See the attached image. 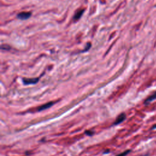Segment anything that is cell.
<instances>
[{
  "label": "cell",
  "instance_id": "1",
  "mask_svg": "<svg viewBox=\"0 0 156 156\" xmlns=\"http://www.w3.org/2000/svg\"><path fill=\"white\" fill-rule=\"evenodd\" d=\"M39 81V78H23V82L26 86L31 84H35Z\"/></svg>",
  "mask_w": 156,
  "mask_h": 156
},
{
  "label": "cell",
  "instance_id": "2",
  "mask_svg": "<svg viewBox=\"0 0 156 156\" xmlns=\"http://www.w3.org/2000/svg\"><path fill=\"white\" fill-rule=\"evenodd\" d=\"M126 118V115L124 113H122L118 115V116L116 118L115 122L113 123V125H118V124H120L121 123H122L124 121Z\"/></svg>",
  "mask_w": 156,
  "mask_h": 156
},
{
  "label": "cell",
  "instance_id": "3",
  "mask_svg": "<svg viewBox=\"0 0 156 156\" xmlns=\"http://www.w3.org/2000/svg\"><path fill=\"white\" fill-rule=\"evenodd\" d=\"M31 16V13L29 12H21V13H19L17 15V17L19 19L22 20H27Z\"/></svg>",
  "mask_w": 156,
  "mask_h": 156
},
{
  "label": "cell",
  "instance_id": "4",
  "mask_svg": "<svg viewBox=\"0 0 156 156\" xmlns=\"http://www.w3.org/2000/svg\"><path fill=\"white\" fill-rule=\"evenodd\" d=\"M54 103L52 102V101H51V102H49V103H46V104H44V105H42V106L39 107L37 109V111L41 112V111H43V110H46V109H49L50 107H52V106L54 105Z\"/></svg>",
  "mask_w": 156,
  "mask_h": 156
},
{
  "label": "cell",
  "instance_id": "5",
  "mask_svg": "<svg viewBox=\"0 0 156 156\" xmlns=\"http://www.w3.org/2000/svg\"><path fill=\"white\" fill-rule=\"evenodd\" d=\"M155 100H156V92H155L154 93H153L150 96H149L148 98L146 99V100L145 101L144 104L145 105H148L149 103H151L152 101H154Z\"/></svg>",
  "mask_w": 156,
  "mask_h": 156
},
{
  "label": "cell",
  "instance_id": "6",
  "mask_svg": "<svg viewBox=\"0 0 156 156\" xmlns=\"http://www.w3.org/2000/svg\"><path fill=\"white\" fill-rule=\"evenodd\" d=\"M84 10H81L78 11V12L76 14V15H74V19L76 20H77L78 19H80V18H81V16H82V14L84 13Z\"/></svg>",
  "mask_w": 156,
  "mask_h": 156
},
{
  "label": "cell",
  "instance_id": "7",
  "mask_svg": "<svg viewBox=\"0 0 156 156\" xmlns=\"http://www.w3.org/2000/svg\"><path fill=\"white\" fill-rule=\"evenodd\" d=\"M130 152H131V150H130V149L126 150V151H124L123 152H122V153H121V154H120L118 155H117L116 156H126Z\"/></svg>",
  "mask_w": 156,
  "mask_h": 156
},
{
  "label": "cell",
  "instance_id": "8",
  "mask_svg": "<svg viewBox=\"0 0 156 156\" xmlns=\"http://www.w3.org/2000/svg\"><path fill=\"white\" fill-rule=\"evenodd\" d=\"M85 134L87 135H88V136H92L94 134V132L92 131V130H86L85 132Z\"/></svg>",
  "mask_w": 156,
  "mask_h": 156
},
{
  "label": "cell",
  "instance_id": "9",
  "mask_svg": "<svg viewBox=\"0 0 156 156\" xmlns=\"http://www.w3.org/2000/svg\"><path fill=\"white\" fill-rule=\"evenodd\" d=\"M156 129V124H154V125L152 127L151 129H152V130H154V129Z\"/></svg>",
  "mask_w": 156,
  "mask_h": 156
}]
</instances>
